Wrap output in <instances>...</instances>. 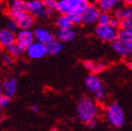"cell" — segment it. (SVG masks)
I'll use <instances>...</instances> for the list:
<instances>
[{
	"label": "cell",
	"mask_w": 132,
	"mask_h": 131,
	"mask_svg": "<svg viewBox=\"0 0 132 131\" xmlns=\"http://www.w3.org/2000/svg\"><path fill=\"white\" fill-rule=\"evenodd\" d=\"M77 115L82 123L87 125L89 122L96 120L99 116V107L90 97H82L77 104Z\"/></svg>",
	"instance_id": "cell-1"
},
{
	"label": "cell",
	"mask_w": 132,
	"mask_h": 131,
	"mask_svg": "<svg viewBox=\"0 0 132 131\" xmlns=\"http://www.w3.org/2000/svg\"><path fill=\"white\" fill-rule=\"evenodd\" d=\"M85 84L87 90L93 94V96L97 103H103L106 96L105 85L101 79L96 74H90L85 80Z\"/></svg>",
	"instance_id": "cell-2"
},
{
	"label": "cell",
	"mask_w": 132,
	"mask_h": 131,
	"mask_svg": "<svg viewBox=\"0 0 132 131\" xmlns=\"http://www.w3.org/2000/svg\"><path fill=\"white\" fill-rule=\"evenodd\" d=\"M105 117L113 127H121L125 122V115L123 109L117 103L108 104L105 108Z\"/></svg>",
	"instance_id": "cell-3"
},
{
	"label": "cell",
	"mask_w": 132,
	"mask_h": 131,
	"mask_svg": "<svg viewBox=\"0 0 132 131\" xmlns=\"http://www.w3.org/2000/svg\"><path fill=\"white\" fill-rule=\"evenodd\" d=\"M8 15L10 19L16 21L18 27L20 29H29L34 25V17L28 11H16L10 9Z\"/></svg>",
	"instance_id": "cell-4"
},
{
	"label": "cell",
	"mask_w": 132,
	"mask_h": 131,
	"mask_svg": "<svg viewBox=\"0 0 132 131\" xmlns=\"http://www.w3.org/2000/svg\"><path fill=\"white\" fill-rule=\"evenodd\" d=\"M35 40L33 31L30 29H19L16 34V46L21 52H26L28 47Z\"/></svg>",
	"instance_id": "cell-5"
},
{
	"label": "cell",
	"mask_w": 132,
	"mask_h": 131,
	"mask_svg": "<svg viewBox=\"0 0 132 131\" xmlns=\"http://www.w3.org/2000/svg\"><path fill=\"white\" fill-rule=\"evenodd\" d=\"M27 11L33 17H39L42 19L49 18L53 14V11L45 9L41 0H30L27 2Z\"/></svg>",
	"instance_id": "cell-6"
},
{
	"label": "cell",
	"mask_w": 132,
	"mask_h": 131,
	"mask_svg": "<svg viewBox=\"0 0 132 131\" xmlns=\"http://www.w3.org/2000/svg\"><path fill=\"white\" fill-rule=\"evenodd\" d=\"M95 35L104 42L111 43L118 38V30L112 29L108 25H97L95 29Z\"/></svg>",
	"instance_id": "cell-7"
},
{
	"label": "cell",
	"mask_w": 132,
	"mask_h": 131,
	"mask_svg": "<svg viewBox=\"0 0 132 131\" xmlns=\"http://www.w3.org/2000/svg\"><path fill=\"white\" fill-rule=\"evenodd\" d=\"M100 9L97 5H89L82 14V20L84 24L92 25L97 22V19L100 14Z\"/></svg>",
	"instance_id": "cell-8"
},
{
	"label": "cell",
	"mask_w": 132,
	"mask_h": 131,
	"mask_svg": "<svg viewBox=\"0 0 132 131\" xmlns=\"http://www.w3.org/2000/svg\"><path fill=\"white\" fill-rule=\"evenodd\" d=\"M28 56H29L30 59L33 60H39L43 58L46 55V48L45 45L42 44V43L39 42V41L34 40L30 45L28 47L27 51Z\"/></svg>",
	"instance_id": "cell-9"
},
{
	"label": "cell",
	"mask_w": 132,
	"mask_h": 131,
	"mask_svg": "<svg viewBox=\"0 0 132 131\" xmlns=\"http://www.w3.org/2000/svg\"><path fill=\"white\" fill-rule=\"evenodd\" d=\"M16 44V34L6 29H0V47L8 49Z\"/></svg>",
	"instance_id": "cell-10"
},
{
	"label": "cell",
	"mask_w": 132,
	"mask_h": 131,
	"mask_svg": "<svg viewBox=\"0 0 132 131\" xmlns=\"http://www.w3.org/2000/svg\"><path fill=\"white\" fill-rule=\"evenodd\" d=\"M16 87H18V81L15 77H11L3 81L1 85V90L5 96L9 98L13 97L16 94Z\"/></svg>",
	"instance_id": "cell-11"
},
{
	"label": "cell",
	"mask_w": 132,
	"mask_h": 131,
	"mask_svg": "<svg viewBox=\"0 0 132 131\" xmlns=\"http://www.w3.org/2000/svg\"><path fill=\"white\" fill-rule=\"evenodd\" d=\"M33 35H34V39L36 41L42 43V44H47L50 41H52L54 39V36L49 29H44V28H37L35 30L33 31Z\"/></svg>",
	"instance_id": "cell-12"
},
{
	"label": "cell",
	"mask_w": 132,
	"mask_h": 131,
	"mask_svg": "<svg viewBox=\"0 0 132 131\" xmlns=\"http://www.w3.org/2000/svg\"><path fill=\"white\" fill-rule=\"evenodd\" d=\"M53 36L56 40L60 41L61 43H66L73 40L75 39L76 33H75V31L72 29H57Z\"/></svg>",
	"instance_id": "cell-13"
},
{
	"label": "cell",
	"mask_w": 132,
	"mask_h": 131,
	"mask_svg": "<svg viewBox=\"0 0 132 131\" xmlns=\"http://www.w3.org/2000/svg\"><path fill=\"white\" fill-rule=\"evenodd\" d=\"M69 6V14L82 15L89 6L87 0H65Z\"/></svg>",
	"instance_id": "cell-14"
},
{
	"label": "cell",
	"mask_w": 132,
	"mask_h": 131,
	"mask_svg": "<svg viewBox=\"0 0 132 131\" xmlns=\"http://www.w3.org/2000/svg\"><path fill=\"white\" fill-rule=\"evenodd\" d=\"M121 3V0H103L102 2L98 3L97 6L101 12L110 13L118 8Z\"/></svg>",
	"instance_id": "cell-15"
},
{
	"label": "cell",
	"mask_w": 132,
	"mask_h": 131,
	"mask_svg": "<svg viewBox=\"0 0 132 131\" xmlns=\"http://www.w3.org/2000/svg\"><path fill=\"white\" fill-rule=\"evenodd\" d=\"M45 48H46V54H49V55H57V54H59L63 50V44L54 39L52 41H50L49 43L45 44Z\"/></svg>",
	"instance_id": "cell-16"
},
{
	"label": "cell",
	"mask_w": 132,
	"mask_h": 131,
	"mask_svg": "<svg viewBox=\"0 0 132 131\" xmlns=\"http://www.w3.org/2000/svg\"><path fill=\"white\" fill-rule=\"evenodd\" d=\"M110 44H111V48L114 51V52L117 53L118 55H119L120 57L127 58L129 56L127 48L125 47V45H124L119 39H115V40H114L113 42L110 43Z\"/></svg>",
	"instance_id": "cell-17"
},
{
	"label": "cell",
	"mask_w": 132,
	"mask_h": 131,
	"mask_svg": "<svg viewBox=\"0 0 132 131\" xmlns=\"http://www.w3.org/2000/svg\"><path fill=\"white\" fill-rule=\"evenodd\" d=\"M55 24L57 29H68L72 28V25L71 23L70 19H68L67 15H60L56 19Z\"/></svg>",
	"instance_id": "cell-18"
},
{
	"label": "cell",
	"mask_w": 132,
	"mask_h": 131,
	"mask_svg": "<svg viewBox=\"0 0 132 131\" xmlns=\"http://www.w3.org/2000/svg\"><path fill=\"white\" fill-rule=\"evenodd\" d=\"M10 9L16 11H27V1L24 0H13L10 2Z\"/></svg>",
	"instance_id": "cell-19"
},
{
	"label": "cell",
	"mask_w": 132,
	"mask_h": 131,
	"mask_svg": "<svg viewBox=\"0 0 132 131\" xmlns=\"http://www.w3.org/2000/svg\"><path fill=\"white\" fill-rule=\"evenodd\" d=\"M55 10L60 15H68L70 13L69 6L65 0H58Z\"/></svg>",
	"instance_id": "cell-20"
},
{
	"label": "cell",
	"mask_w": 132,
	"mask_h": 131,
	"mask_svg": "<svg viewBox=\"0 0 132 131\" xmlns=\"http://www.w3.org/2000/svg\"><path fill=\"white\" fill-rule=\"evenodd\" d=\"M112 16L110 13L107 12H100L98 16V19H97V25H100V26H105V25L109 24V21L111 19Z\"/></svg>",
	"instance_id": "cell-21"
},
{
	"label": "cell",
	"mask_w": 132,
	"mask_h": 131,
	"mask_svg": "<svg viewBox=\"0 0 132 131\" xmlns=\"http://www.w3.org/2000/svg\"><path fill=\"white\" fill-rule=\"evenodd\" d=\"M68 19H70L71 23H72V26H76V25H81L82 24V15L79 14H68L67 15Z\"/></svg>",
	"instance_id": "cell-22"
},
{
	"label": "cell",
	"mask_w": 132,
	"mask_h": 131,
	"mask_svg": "<svg viewBox=\"0 0 132 131\" xmlns=\"http://www.w3.org/2000/svg\"><path fill=\"white\" fill-rule=\"evenodd\" d=\"M105 68H106V64L105 63V62H95V66H94L93 70L91 71V72H93V74H98V73H101V72H103L105 70Z\"/></svg>",
	"instance_id": "cell-23"
},
{
	"label": "cell",
	"mask_w": 132,
	"mask_h": 131,
	"mask_svg": "<svg viewBox=\"0 0 132 131\" xmlns=\"http://www.w3.org/2000/svg\"><path fill=\"white\" fill-rule=\"evenodd\" d=\"M57 1L58 0H41V3L45 9L54 11L56 8V5H57Z\"/></svg>",
	"instance_id": "cell-24"
},
{
	"label": "cell",
	"mask_w": 132,
	"mask_h": 131,
	"mask_svg": "<svg viewBox=\"0 0 132 131\" xmlns=\"http://www.w3.org/2000/svg\"><path fill=\"white\" fill-rule=\"evenodd\" d=\"M7 50V52L9 54H10L11 56H12L13 58H19L21 56V54H22V52H21L20 51H19V49L16 46V44L13 46H11V47H9Z\"/></svg>",
	"instance_id": "cell-25"
},
{
	"label": "cell",
	"mask_w": 132,
	"mask_h": 131,
	"mask_svg": "<svg viewBox=\"0 0 132 131\" xmlns=\"http://www.w3.org/2000/svg\"><path fill=\"white\" fill-rule=\"evenodd\" d=\"M1 60H2V62L6 66H9L13 63L14 62V58L8 53V52H5V53L2 54L1 56Z\"/></svg>",
	"instance_id": "cell-26"
},
{
	"label": "cell",
	"mask_w": 132,
	"mask_h": 131,
	"mask_svg": "<svg viewBox=\"0 0 132 131\" xmlns=\"http://www.w3.org/2000/svg\"><path fill=\"white\" fill-rule=\"evenodd\" d=\"M6 29L10 30L11 32H16L19 30V27H18V24L16 23V21H14L13 19H8L7 22H6Z\"/></svg>",
	"instance_id": "cell-27"
},
{
	"label": "cell",
	"mask_w": 132,
	"mask_h": 131,
	"mask_svg": "<svg viewBox=\"0 0 132 131\" xmlns=\"http://www.w3.org/2000/svg\"><path fill=\"white\" fill-rule=\"evenodd\" d=\"M122 9H123L124 19L132 20V6H127L125 7H122Z\"/></svg>",
	"instance_id": "cell-28"
},
{
	"label": "cell",
	"mask_w": 132,
	"mask_h": 131,
	"mask_svg": "<svg viewBox=\"0 0 132 131\" xmlns=\"http://www.w3.org/2000/svg\"><path fill=\"white\" fill-rule=\"evenodd\" d=\"M108 26H110L112 29H116V30L118 31L120 29V21L118 20V19H115V18L112 17L111 19H110V21H109Z\"/></svg>",
	"instance_id": "cell-29"
},
{
	"label": "cell",
	"mask_w": 132,
	"mask_h": 131,
	"mask_svg": "<svg viewBox=\"0 0 132 131\" xmlns=\"http://www.w3.org/2000/svg\"><path fill=\"white\" fill-rule=\"evenodd\" d=\"M131 22H132L131 19H124L122 20H120V29H128L129 28Z\"/></svg>",
	"instance_id": "cell-30"
},
{
	"label": "cell",
	"mask_w": 132,
	"mask_h": 131,
	"mask_svg": "<svg viewBox=\"0 0 132 131\" xmlns=\"http://www.w3.org/2000/svg\"><path fill=\"white\" fill-rule=\"evenodd\" d=\"M9 103H10V98L7 96H3L2 99H1V101H0V108H5V107H6L9 104Z\"/></svg>",
	"instance_id": "cell-31"
},
{
	"label": "cell",
	"mask_w": 132,
	"mask_h": 131,
	"mask_svg": "<svg viewBox=\"0 0 132 131\" xmlns=\"http://www.w3.org/2000/svg\"><path fill=\"white\" fill-rule=\"evenodd\" d=\"M84 66H85V69H87L88 71H92L94 66H95V62L90 61V60H87V61H85V62H84Z\"/></svg>",
	"instance_id": "cell-32"
},
{
	"label": "cell",
	"mask_w": 132,
	"mask_h": 131,
	"mask_svg": "<svg viewBox=\"0 0 132 131\" xmlns=\"http://www.w3.org/2000/svg\"><path fill=\"white\" fill-rule=\"evenodd\" d=\"M123 44L127 48V50H128V52L129 54V56H132V40L128 41L127 43H123Z\"/></svg>",
	"instance_id": "cell-33"
},
{
	"label": "cell",
	"mask_w": 132,
	"mask_h": 131,
	"mask_svg": "<svg viewBox=\"0 0 132 131\" xmlns=\"http://www.w3.org/2000/svg\"><path fill=\"white\" fill-rule=\"evenodd\" d=\"M96 120H94V121H91V122H89L88 124H87V127H89V128H95V127H96Z\"/></svg>",
	"instance_id": "cell-34"
},
{
	"label": "cell",
	"mask_w": 132,
	"mask_h": 131,
	"mask_svg": "<svg viewBox=\"0 0 132 131\" xmlns=\"http://www.w3.org/2000/svg\"><path fill=\"white\" fill-rule=\"evenodd\" d=\"M30 109L32 112H35V113L39 112V107H38L37 104H32V105L30 107Z\"/></svg>",
	"instance_id": "cell-35"
},
{
	"label": "cell",
	"mask_w": 132,
	"mask_h": 131,
	"mask_svg": "<svg viewBox=\"0 0 132 131\" xmlns=\"http://www.w3.org/2000/svg\"><path fill=\"white\" fill-rule=\"evenodd\" d=\"M121 1L126 6H132V0H121Z\"/></svg>",
	"instance_id": "cell-36"
},
{
	"label": "cell",
	"mask_w": 132,
	"mask_h": 131,
	"mask_svg": "<svg viewBox=\"0 0 132 131\" xmlns=\"http://www.w3.org/2000/svg\"><path fill=\"white\" fill-rule=\"evenodd\" d=\"M126 30H128V32H129V34L132 36V22H131V24H130V26H129V28H128V29H126Z\"/></svg>",
	"instance_id": "cell-37"
},
{
	"label": "cell",
	"mask_w": 132,
	"mask_h": 131,
	"mask_svg": "<svg viewBox=\"0 0 132 131\" xmlns=\"http://www.w3.org/2000/svg\"><path fill=\"white\" fill-rule=\"evenodd\" d=\"M3 96H4V94H3L2 90H1V88H0V101H1V99H2Z\"/></svg>",
	"instance_id": "cell-38"
},
{
	"label": "cell",
	"mask_w": 132,
	"mask_h": 131,
	"mask_svg": "<svg viewBox=\"0 0 132 131\" xmlns=\"http://www.w3.org/2000/svg\"><path fill=\"white\" fill-rule=\"evenodd\" d=\"M95 1H96V5H97V4H98V3L102 2V1H103V0H95Z\"/></svg>",
	"instance_id": "cell-39"
},
{
	"label": "cell",
	"mask_w": 132,
	"mask_h": 131,
	"mask_svg": "<svg viewBox=\"0 0 132 131\" xmlns=\"http://www.w3.org/2000/svg\"><path fill=\"white\" fill-rule=\"evenodd\" d=\"M51 131H58V130L56 128H52V129H51Z\"/></svg>",
	"instance_id": "cell-40"
},
{
	"label": "cell",
	"mask_w": 132,
	"mask_h": 131,
	"mask_svg": "<svg viewBox=\"0 0 132 131\" xmlns=\"http://www.w3.org/2000/svg\"><path fill=\"white\" fill-rule=\"evenodd\" d=\"M1 123H2V117H0V125H1Z\"/></svg>",
	"instance_id": "cell-41"
},
{
	"label": "cell",
	"mask_w": 132,
	"mask_h": 131,
	"mask_svg": "<svg viewBox=\"0 0 132 131\" xmlns=\"http://www.w3.org/2000/svg\"><path fill=\"white\" fill-rule=\"evenodd\" d=\"M129 67H130V68H131V69H132V63H129Z\"/></svg>",
	"instance_id": "cell-42"
},
{
	"label": "cell",
	"mask_w": 132,
	"mask_h": 131,
	"mask_svg": "<svg viewBox=\"0 0 132 131\" xmlns=\"http://www.w3.org/2000/svg\"><path fill=\"white\" fill-rule=\"evenodd\" d=\"M10 1H13V0H10Z\"/></svg>",
	"instance_id": "cell-43"
}]
</instances>
